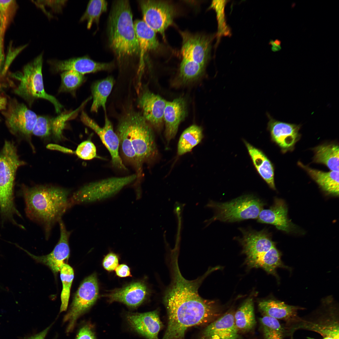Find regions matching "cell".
I'll use <instances>...</instances> for the list:
<instances>
[{
	"label": "cell",
	"mask_w": 339,
	"mask_h": 339,
	"mask_svg": "<svg viewBox=\"0 0 339 339\" xmlns=\"http://www.w3.org/2000/svg\"><path fill=\"white\" fill-rule=\"evenodd\" d=\"M116 133L122 154L137 168L136 174L140 178L143 164L153 160L158 154L152 126L140 112L130 108L120 118Z\"/></svg>",
	"instance_id": "cell-1"
},
{
	"label": "cell",
	"mask_w": 339,
	"mask_h": 339,
	"mask_svg": "<svg viewBox=\"0 0 339 339\" xmlns=\"http://www.w3.org/2000/svg\"><path fill=\"white\" fill-rule=\"evenodd\" d=\"M21 193L24 201L26 216L43 227L46 239H48L53 226L62 220L70 208L69 191L51 186L30 187L23 186Z\"/></svg>",
	"instance_id": "cell-2"
},
{
	"label": "cell",
	"mask_w": 339,
	"mask_h": 339,
	"mask_svg": "<svg viewBox=\"0 0 339 339\" xmlns=\"http://www.w3.org/2000/svg\"><path fill=\"white\" fill-rule=\"evenodd\" d=\"M109 44L120 62L139 56V48L129 1L113 3L108 18Z\"/></svg>",
	"instance_id": "cell-3"
},
{
	"label": "cell",
	"mask_w": 339,
	"mask_h": 339,
	"mask_svg": "<svg viewBox=\"0 0 339 339\" xmlns=\"http://www.w3.org/2000/svg\"><path fill=\"white\" fill-rule=\"evenodd\" d=\"M25 164L19 159L14 143L6 141L0 151V213L2 220L9 221L18 227L20 225L14 216L22 217L15 206L13 186L16 171Z\"/></svg>",
	"instance_id": "cell-4"
},
{
	"label": "cell",
	"mask_w": 339,
	"mask_h": 339,
	"mask_svg": "<svg viewBox=\"0 0 339 339\" xmlns=\"http://www.w3.org/2000/svg\"><path fill=\"white\" fill-rule=\"evenodd\" d=\"M265 203L252 194H246L224 202L210 201L206 206L214 211L213 216L207 222L216 220L232 223L250 219H257Z\"/></svg>",
	"instance_id": "cell-5"
},
{
	"label": "cell",
	"mask_w": 339,
	"mask_h": 339,
	"mask_svg": "<svg viewBox=\"0 0 339 339\" xmlns=\"http://www.w3.org/2000/svg\"><path fill=\"white\" fill-rule=\"evenodd\" d=\"M43 56L41 53L24 67L15 92L30 102L38 98L48 100L53 104L56 112L59 113L63 106L55 97L47 93L44 89L42 72Z\"/></svg>",
	"instance_id": "cell-6"
},
{
	"label": "cell",
	"mask_w": 339,
	"mask_h": 339,
	"mask_svg": "<svg viewBox=\"0 0 339 339\" xmlns=\"http://www.w3.org/2000/svg\"><path fill=\"white\" fill-rule=\"evenodd\" d=\"M137 179L136 174L112 177L87 184L70 196V208L76 205L94 202L111 196Z\"/></svg>",
	"instance_id": "cell-7"
},
{
	"label": "cell",
	"mask_w": 339,
	"mask_h": 339,
	"mask_svg": "<svg viewBox=\"0 0 339 339\" xmlns=\"http://www.w3.org/2000/svg\"><path fill=\"white\" fill-rule=\"evenodd\" d=\"M98 294L97 276L95 274H93L86 277L80 284L74 296L70 310L65 317L64 321L69 323L67 328L68 332L73 330L78 318L94 304Z\"/></svg>",
	"instance_id": "cell-8"
},
{
	"label": "cell",
	"mask_w": 339,
	"mask_h": 339,
	"mask_svg": "<svg viewBox=\"0 0 339 339\" xmlns=\"http://www.w3.org/2000/svg\"><path fill=\"white\" fill-rule=\"evenodd\" d=\"M143 20L156 32L165 38V31L173 23L175 10L166 1L141 0L138 1Z\"/></svg>",
	"instance_id": "cell-9"
},
{
	"label": "cell",
	"mask_w": 339,
	"mask_h": 339,
	"mask_svg": "<svg viewBox=\"0 0 339 339\" xmlns=\"http://www.w3.org/2000/svg\"><path fill=\"white\" fill-rule=\"evenodd\" d=\"M80 119L84 124L92 129L99 136L110 154L113 166L121 170H126L127 168L119 154L118 137L107 115H105V124L103 127H100L84 111L81 112Z\"/></svg>",
	"instance_id": "cell-10"
},
{
	"label": "cell",
	"mask_w": 339,
	"mask_h": 339,
	"mask_svg": "<svg viewBox=\"0 0 339 339\" xmlns=\"http://www.w3.org/2000/svg\"><path fill=\"white\" fill-rule=\"evenodd\" d=\"M243 236L239 241L243 247V252L246 256V262L252 267L265 254L275 245L267 231L241 229Z\"/></svg>",
	"instance_id": "cell-11"
},
{
	"label": "cell",
	"mask_w": 339,
	"mask_h": 339,
	"mask_svg": "<svg viewBox=\"0 0 339 339\" xmlns=\"http://www.w3.org/2000/svg\"><path fill=\"white\" fill-rule=\"evenodd\" d=\"M182 38L181 52L183 58L205 66L210 57L212 37L208 35L180 32Z\"/></svg>",
	"instance_id": "cell-12"
},
{
	"label": "cell",
	"mask_w": 339,
	"mask_h": 339,
	"mask_svg": "<svg viewBox=\"0 0 339 339\" xmlns=\"http://www.w3.org/2000/svg\"><path fill=\"white\" fill-rule=\"evenodd\" d=\"M58 223L60 230L59 240L53 250L47 255L40 256L34 255L18 245L14 244L35 261L48 266L55 274L60 271L63 264L65 263V261L69 258L70 253L69 240L71 232L67 230L62 219Z\"/></svg>",
	"instance_id": "cell-13"
},
{
	"label": "cell",
	"mask_w": 339,
	"mask_h": 339,
	"mask_svg": "<svg viewBox=\"0 0 339 339\" xmlns=\"http://www.w3.org/2000/svg\"><path fill=\"white\" fill-rule=\"evenodd\" d=\"M6 123L12 132L29 135L32 132L37 116L24 104L13 102L4 112Z\"/></svg>",
	"instance_id": "cell-14"
},
{
	"label": "cell",
	"mask_w": 339,
	"mask_h": 339,
	"mask_svg": "<svg viewBox=\"0 0 339 339\" xmlns=\"http://www.w3.org/2000/svg\"><path fill=\"white\" fill-rule=\"evenodd\" d=\"M137 100L140 112L147 121L157 129H160L164 121L167 101L145 88L142 89Z\"/></svg>",
	"instance_id": "cell-15"
},
{
	"label": "cell",
	"mask_w": 339,
	"mask_h": 339,
	"mask_svg": "<svg viewBox=\"0 0 339 339\" xmlns=\"http://www.w3.org/2000/svg\"><path fill=\"white\" fill-rule=\"evenodd\" d=\"M47 63L53 72L73 70L84 74L100 71H108L114 66V63H101L95 62L88 56L75 57L64 60H49Z\"/></svg>",
	"instance_id": "cell-16"
},
{
	"label": "cell",
	"mask_w": 339,
	"mask_h": 339,
	"mask_svg": "<svg viewBox=\"0 0 339 339\" xmlns=\"http://www.w3.org/2000/svg\"><path fill=\"white\" fill-rule=\"evenodd\" d=\"M130 326L147 339H159L163 327L157 310L146 313H130L126 316Z\"/></svg>",
	"instance_id": "cell-17"
},
{
	"label": "cell",
	"mask_w": 339,
	"mask_h": 339,
	"mask_svg": "<svg viewBox=\"0 0 339 339\" xmlns=\"http://www.w3.org/2000/svg\"><path fill=\"white\" fill-rule=\"evenodd\" d=\"M238 333L234 314L230 312L209 324L202 331L200 339H237Z\"/></svg>",
	"instance_id": "cell-18"
},
{
	"label": "cell",
	"mask_w": 339,
	"mask_h": 339,
	"mask_svg": "<svg viewBox=\"0 0 339 339\" xmlns=\"http://www.w3.org/2000/svg\"><path fill=\"white\" fill-rule=\"evenodd\" d=\"M148 294L146 284L143 282L137 281L115 289L106 296L110 302H119L129 307L135 308L143 303Z\"/></svg>",
	"instance_id": "cell-19"
},
{
	"label": "cell",
	"mask_w": 339,
	"mask_h": 339,
	"mask_svg": "<svg viewBox=\"0 0 339 339\" xmlns=\"http://www.w3.org/2000/svg\"><path fill=\"white\" fill-rule=\"evenodd\" d=\"M267 116V128L273 140L282 148H291L299 136L300 126L277 120L268 114Z\"/></svg>",
	"instance_id": "cell-20"
},
{
	"label": "cell",
	"mask_w": 339,
	"mask_h": 339,
	"mask_svg": "<svg viewBox=\"0 0 339 339\" xmlns=\"http://www.w3.org/2000/svg\"><path fill=\"white\" fill-rule=\"evenodd\" d=\"M186 105L182 97L172 101H167L164 114L165 124V136L167 143L175 137L179 126L186 114Z\"/></svg>",
	"instance_id": "cell-21"
},
{
	"label": "cell",
	"mask_w": 339,
	"mask_h": 339,
	"mask_svg": "<svg viewBox=\"0 0 339 339\" xmlns=\"http://www.w3.org/2000/svg\"><path fill=\"white\" fill-rule=\"evenodd\" d=\"M287 214L288 208L284 202L275 198L269 208L263 209L260 212L257 221L273 225L278 229L289 233L293 230L294 226L288 218Z\"/></svg>",
	"instance_id": "cell-22"
},
{
	"label": "cell",
	"mask_w": 339,
	"mask_h": 339,
	"mask_svg": "<svg viewBox=\"0 0 339 339\" xmlns=\"http://www.w3.org/2000/svg\"><path fill=\"white\" fill-rule=\"evenodd\" d=\"M134 26L139 48L138 74L141 78L144 67V56L147 52L158 49L160 44L156 32L143 20H135Z\"/></svg>",
	"instance_id": "cell-23"
},
{
	"label": "cell",
	"mask_w": 339,
	"mask_h": 339,
	"mask_svg": "<svg viewBox=\"0 0 339 339\" xmlns=\"http://www.w3.org/2000/svg\"><path fill=\"white\" fill-rule=\"evenodd\" d=\"M258 307L263 315L289 323L298 322L300 320L297 316L299 308L283 302L271 299L263 300L259 302Z\"/></svg>",
	"instance_id": "cell-24"
},
{
	"label": "cell",
	"mask_w": 339,
	"mask_h": 339,
	"mask_svg": "<svg viewBox=\"0 0 339 339\" xmlns=\"http://www.w3.org/2000/svg\"><path fill=\"white\" fill-rule=\"evenodd\" d=\"M244 142L258 173L271 188L275 190L274 170L271 161L261 150L246 141Z\"/></svg>",
	"instance_id": "cell-25"
},
{
	"label": "cell",
	"mask_w": 339,
	"mask_h": 339,
	"mask_svg": "<svg viewBox=\"0 0 339 339\" xmlns=\"http://www.w3.org/2000/svg\"><path fill=\"white\" fill-rule=\"evenodd\" d=\"M298 164L307 171L324 191L329 194L338 196L339 171L325 172L312 169L300 162Z\"/></svg>",
	"instance_id": "cell-26"
},
{
	"label": "cell",
	"mask_w": 339,
	"mask_h": 339,
	"mask_svg": "<svg viewBox=\"0 0 339 339\" xmlns=\"http://www.w3.org/2000/svg\"><path fill=\"white\" fill-rule=\"evenodd\" d=\"M114 82L113 77L109 76L93 83L91 87L93 97V102L90 109L91 112H97L100 107L106 112V102L111 91Z\"/></svg>",
	"instance_id": "cell-27"
},
{
	"label": "cell",
	"mask_w": 339,
	"mask_h": 339,
	"mask_svg": "<svg viewBox=\"0 0 339 339\" xmlns=\"http://www.w3.org/2000/svg\"><path fill=\"white\" fill-rule=\"evenodd\" d=\"M235 326L239 331L245 332L252 329L256 324L252 298L248 299L234 314Z\"/></svg>",
	"instance_id": "cell-28"
},
{
	"label": "cell",
	"mask_w": 339,
	"mask_h": 339,
	"mask_svg": "<svg viewBox=\"0 0 339 339\" xmlns=\"http://www.w3.org/2000/svg\"><path fill=\"white\" fill-rule=\"evenodd\" d=\"M314 161L326 165L331 170L339 171L338 146L331 144L320 145L314 149Z\"/></svg>",
	"instance_id": "cell-29"
},
{
	"label": "cell",
	"mask_w": 339,
	"mask_h": 339,
	"mask_svg": "<svg viewBox=\"0 0 339 339\" xmlns=\"http://www.w3.org/2000/svg\"><path fill=\"white\" fill-rule=\"evenodd\" d=\"M203 137L202 128L193 125L186 129L181 134L178 145L177 153L181 155L190 152L199 144Z\"/></svg>",
	"instance_id": "cell-30"
},
{
	"label": "cell",
	"mask_w": 339,
	"mask_h": 339,
	"mask_svg": "<svg viewBox=\"0 0 339 339\" xmlns=\"http://www.w3.org/2000/svg\"><path fill=\"white\" fill-rule=\"evenodd\" d=\"M107 2L105 0H90L80 22L86 20L88 29H90L94 23L98 25L100 15L107 10Z\"/></svg>",
	"instance_id": "cell-31"
},
{
	"label": "cell",
	"mask_w": 339,
	"mask_h": 339,
	"mask_svg": "<svg viewBox=\"0 0 339 339\" xmlns=\"http://www.w3.org/2000/svg\"><path fill=\"white\" fill-rule=\"evenodd\" d=\"M59 272L62 285L61 295V304L60 309V312H62L66 311L67 308L71 288L74 277V272L72 267L66 263L63 264Z\"/></svg>",
	"instance_id": "cell-32"
},
{
	"label": "cell",
	"mask_w": 339,
	"mask_h": 339,
	"mask_svg": "<svg viewBox=\"0 0 339 339\" xmlns=\"http://www.w3.org/2000/svg\"><path fill=\"white\" fill-rule=\"evenodd\" d=\"M260 320L265 339H283L285 330L278 320L263 315Z\"/></svg>",
	"instance_id": "cell-33"
},
{
	"label": "cell",
	"mask_w": 339,
	"mask_h": 339,
	"mask_svg": "<svg viewBox=\"0 0 339 339\" xmlns=\"http://www.w3.org/2000/svg\"><path fill=\"white\" fill-rule=\"evenodd\" d=\"M283 266L280 253L274 245L265 254L256 267L261 268L268 273L277 276L276 269Z\"/></svg>",
	"instance_id": "cell-34"
},
{
	"label": "cell",
	"mask_w": 339,
	"mask_h": 339,
	"mask_svg": "<svg viewBox=\"0 0 339 339\" xmlns=\"http://www.w3.org/2000/svg\"><path fill=\"white\" fill-rule=\"evenodd\" d=\"M61 83L59 92L73 93L85 80L84 75L73 70L64 71L61 74Z\"/></svg>",
	"instance_id": "cell-35"
},
{
	"label": "cell",
	"mask_w": 339,
	"mask_h": 339,
	"mask_svg": "<svg viewBox=\"0 0 339 339\" xmlns=\"http://www.w3.org/2000/svg\"><path fill=\"white\" fill-rule=\"evenodd\" d=\"M205 66L192 60L183 58L180 68V76L185 82L193 80L203 73Z\"/></svg>",
	"instance_id": "cell-36"
},
{
	"label": "cell",
	"mask_w": 339,
	"mask_h": 339,
	"mask_svg": "<svg viewBox=\"0 0 339 339\" xmlns=\"http://www.w3.org/2000/svg\"><path fill=\"white\" fill-rule=\"evenodd\" d=\"M300 328L317 332L321 334L323 338L330 337L335 339H339V326L336 322L327 323H313L309 322L303 324Z\"/></svg>",
	"instance_id": "cell-37"
},
{
	"label": "cell",
	"mask_w": 339,
	"mask_h": 339,
	"mask_svg": "<svg viewBox=\"0 0 339 339\" xmlns=\"http://www.w3.org/2000/svg\"><path fill=\"white\" fill-rule=\"evenodd\" d=\"M75 153L78 157L84 160L99 158L97 155L96 147L90 140L85 141L81 143L78 146Z\"/></svg>",
	"instance_id": "cell-38"
},
{
	"label": "cell",
	"mask_w": 339,
	"mask_h": 339,
	"mask_svg": "<svg viewBox=\"0 0 339 339\" xmlns=\"http://www.w3.org/2000/svg\"><path fill=\"white\" fill-rule=\"evenodd\" d=\"M52 131V118L45 116H38L32 133L35 135L45 137Z\"/></svg>",
	"instance_id": "cell-39"
},
{
	"label": "cell",
	"mask_w": 339,
	"mask_h": 339,
	"mask_svg": "<svg viewBox=\"0 0 339 339\" xmlns=\"http://www.w3.org/2000/svg\"><path fill=\"white\" fill-rule=\"evenodd\" d=\"M71 115V113L68 115H61L56 117L52 118V131L57 137H61L65 122Z\"/></svg>",
	"instance_id": "cell-40"
},
{
	"label": "cell",
	"mask_w": 339,
	"mask_h": 339,
	"mask_svg": "<svg viewBox=\"0 0 339 339\" xmlns=\"http://www.w3.org/2000/svg\"><path fill=\"white\" fill-rule=\"evenodd\" d=\"M119 258L115 253L110 252L104 258L102 265L106 271L111 272L114 271L118 265Z\"/></svg>",
	"instance_id": "cell-41"
},
{
	"label": "cell",
	"mask_w": 339,
	"mask_h": 339,
	"mask_svg": "<svg viewBox=\"0 0 339 339\" xmlns=\"http://www.w3.org/2000/svg\"><path fill=\"white\" fill-rule=\"evenodd\" d=\"M39 3L50 7L53 10L58 12H61L62 7L65 5L67 1H38Z\"/></svg>",
	"instance_id": "cell-42"
},
{
	"label": "cell",
	"mask_w": 339,
	"mask_h": 339,
	"mask_svg": "<svg viewBox=\"0 0 339 339\" xmlns=\"http://www.w3.org/2000/svg\"><path fill=\"white\" fill-rule=\"evenodd\" d=\"M76 339H96L91 329L88 326L82 327L79 331Z\"/></svg>",
	"instance_id": "cell-43"
},
{
	"label": "cell",
	"mask_w": 339,
	"mask_h": 339,
	"mask_svg": "<svg viewBox=\"0 0 339 339\" xmlns=\"http://www.w3.org/2000/svg\"><path fill=\"white\" fill-rule=\"evenodd\" d=\"M116 275L121 277H132L130 268L125 264L119 265L115 269Z\"/></svg>",
	"instance_id": "cell-44"
},
{
	"label": "cell",
	"mask_w": 339,
	"mask_h": 339,
	"mask_svg": "<svg viewBox=\"0 0 339 339\" xmlns=\"http://www.w3.org/2000/svg\"><path fill=\"white\" fill-rule=\"evenodd\" d=\"M47 147L48 148L51 149L57 150L66 153H73V152L71 150L56 144H50Z\"/></svg>",
	"instance_id": "cell-45"
},
{
	"label": "cell",
	"mask_w": 339,
	"mask_h": 339,
	"mask_svg": "<svg viewBox=\"0 0 339 339\" xmlns=\"http://www.w3.org/2000/svg\"><path fill=\"white\" fill-rule=\"evenodd\" d=\"M50 327L47 328L43 331L29 337L28 339H44Z\"/></svg>",
	"instance_id": "cell-46"
},
{
	"label": "cell",
	"mask_w": 339,
	"mask_h": 339,
	"mask_svg": "<svg viewBox=\"0 0 339 339\" xmlns=\"http://www.w3.org/2000/svg\"><path fill=\"white\" fill-rule=\"evenodd\" d=\"M7 104L6 98L0 95V110L5 109Z\"/></svg>",
	"instance_id": "cell-47"
},
{
	"label": "cell",
	"mask_w": 339,
	"mask_h": 339,
	"mask_svg": "<svg viewBox=\"0 0 339 339\" xmlns=\"http://www.w3.org/2000/svg\"><path fill=\"white\" fill-rule=\"evenodd\" d=\"M270 44L273 46L272 47V50L273 51H278L282 49V47L281 46H277L275 45L274 43V41L272 40L270 41Z\"/></svg>",
	"instance_id": "cell-48"
},
{
	"label": "cell",
	"mask_w": 339,
	"mask_h": 339,
	"mask_svg": "<svg viewBox=\"0 0 339 339\" xmlns=\"http://www.w3.org/2000/svg\"><path fill=\"white\" fill-rule=\"evenodd\" d=\"M281 41L278 39H276L274 41V44L277 46H280L281 44Z\"/></svg>",
	"instance_id": "cell-49"
}]
</instances>
